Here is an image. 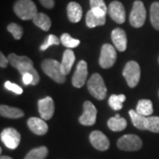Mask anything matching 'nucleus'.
Instances as JSON below:
<instances>
[{
	"instance_id": "nucleus-1",
	"label": "nucleus",
	"mask_w": 159,
	"mask_h": 159,
	"mask_svg": "<svg viewBox=\"0 0 159 159\" xmlns=\"http://www.w3.org/2000/svg\"><path fill=\"white\" fill-rule=\"evenodd\" d=\"M13 11L18 17L23 20H33L38 13L37 7L32 0H18L14 4Z\"/></svg>"
},
{
	"instance_id": "nucleus-2",
	"label": "nucleus",
	"mask_w": 159,
	"mask_h": 159,
	"mask_svg": "<svg viewBox=\"0 0 159 159\" xmlns=\"http://www.w3.org/2000/svg\"><path fill=\"white\" fill-rule=\"evenodd\" d=\"M42 69L50 78L58 84H62L66 81V76L61 69V63L55 59L48 58L42 62Z\"/></svg>"
},
{
	"instance_id": "nucleus-3",
	"label": "nucleus",
	"mask_w": 159,
	"mask_h": 159,
	"mask_svg": "<svg viewBox=\"0 0 159 159\" xmlns=\"http://www.w3.org/2000/svg\"><path fill=\"white\" fill-rule=\"evenodd\" d=\"M87 87L91 95L98 100H103L106 97L107 89L104 80L99 74H92L87 83Z\"/></svg>"
},
{
	"instance_id": "nucleus-4",
	"label": "nucleus",
	"mask_w": 159,
	"mask_h": 159,
	"mask_svg": "<svg viewBox=\"0 0 159 159\" xmlns=\"http://www.w3.org/2000/svg\"><path fill=\"white\" fill-rule=\"evenodd\" d=\"M146 20V9L142 1H134L129 16V22L134 28H142Z\"/></svg>"
},
{
	"instance_id": "nucleus-5",
	"label": "nucleus",
	"mask_w": 159,
	"mask_h": 159,
	"mask_svg": "<svg viewBox=\"0 0 159 159\" xmlns=\"http://www.w3.org/2000/svg\"><path fill=\"white\" fill-rule=\"evenodd\" d=\"M123 76L130 88H134L139 83L141 78V68L139 64L135 61L126 63L123 70Z\"/></svg>"
},
{
	"instance_id": "nucleus-6",
	"label": "nucleus",
	"mask_w": 159,
	"mask_h": 159,
	"mask_svg": "<svg viewBox=\"0 0 159 159\" xmlns=\"http://www.w3.org/2000/svg\"><path fill=\"white\" fill-rule=\"evenodd\" d=\"M117 146L124 151H136L142 148V141L135 134H125L118 140Z\"/></svg>"
},
{
	"instance_id": "nucleus-7",
	"label": "nucleus",
	"mask_w": 159,
	"mask_h": 159,
	"mask_svg": "<svg viewBox=\"0 0 159 159\" xmlns=\"http://www.w3.org/2000/svg\"><path fill=\"white\" fill-rule=\"evenodd\" d=\"M117 59V53L113 46L105 43L102 46L101 54L99 57V65L104 69L110 68L114 65Z\"/></svg>"
},
{
	"instance_id": "nucleus-8",
	"label": "nucleus",
	"mask_w": 159,
	"mask_h": 159,
	"mask_svg": "<svg viewBox=\"0 0 159 159\" xmlns=\"http://www.w3.org/2000/svg\"><path fill=\"white\" fill-rule=\"evenodd\" d=\"M1 141L10 149H15L18 148L20 142V134L16 129L12 127H8L2 131L1 133Z\"/></svg>"
},
{
	"instance_id": "nucleus-9",
	"label": "nucleus",
	"mask_w": 159,
	"mask_h": 159,
	"mask_svg": "<svg viewBox=\"0 0 159 159\" xmlns=\"http://www.w3.org/2000/svg\"><path fill=\"white\" fill-rule=\"evenodd\" d=\"M8 59H9V63L14 68L17 69L21 75L27 73L29 69L34 67L33 61L26 56H18L14 53H11L8 56Z\"/></svg>"
},
{
	"instance_id": "nucleus-10",
	"label": "nucleus",
	"mask_w": 159,
	"mask_h": 159,
	"mask_svg": "<svg viewBox=\"0 0 159 159\" xmlns=\"http://www.w3.org/2000/svg\"><path fill=\"white\" fill-rule=\"evenodd\" d=\"M97 111L90 101L83 103V113L79 118V122L83 125H93L97 121Z\"/></svg>"
},
{
	"instance_id": "nucleus-11",
	"label": "nucleus",
	"mask_w": 159,
	"mask_h": 159,
	"mask_svg": "<svg viewBox=\"0 0 159 159\" xmlns=\"http://www.w3.org/2000/svg\"><path fill=\"white\" fill-rule=\"evenodd\" d=\"M88 77V65L84 60H80L76 66V70L74 73L72 83L75 88H81L83 87Z\"/></svg>"
},
{
	"instance_id": "nucleus-12",
	"label": "nucleus",
	"mask_w": 159,
	"mask_h": 159,
	"mask_svg": "<svg viewBox=\"0 0 159 159\" xmlns=\"http://www.w3.org/2000/svg\"><path fill=\"white\" fill-rule=\"evenodd\" d=\"M38 111L41 118L45 120H49L53 117L55 106L53 99L51 97H46L45 98L40 99L38 101Z\"/></svg>"
},
{
	"instance_id": "nucleus-13",
	"label": "nucleus",
	"mask_w": 159,
	"mask_h": 159,
	"mask_svg": "<svg viewBox=\"0 0 159 159\" xmlns=\"http://www.w3.org/2000/svg\"><path fill=\"white\" fill-rule=\"evenodd\" d=\"M89 141L92 146L97 150L105 151L110 148L109 139L100 131H93L89 135Z\"/></svg>"
},
{
	"instance_id": "nucleus-14",
	"label": "nucleus",
	"mask_w": 159,
	"mask_h": 159,
	"mask_svg": "<svg viewBox=\"0 0 159 159\" xmlns=\"http://www.w3.org/2000/svg\"><path fill=\"white\" fill-rule=\"evenodd\" d=\"M108 13L110 17L115 22L122 24L125 20V11L122 3L119 1H113L110 4L108 7Z\"/></svg>"
},
{
	"instance_id": "nucleus-15",
	"label": "nucleus",
	"mask_w": 159,
	"mask_h": 159,
	"mask_svg": "<svg viewBox=\"0 0 159 159\" xmlns=\"http://www.w3.org/2000/svg\"><path fill=\"white\" fill-rule=\"evenodd\" d=\"M111 40L115 48L119 51H125L127 45V38L125 32L122 29L117 28L111 32Z\"/></svg>"
},
{
	"instance_id": "nucleus-16",
	"label": "nucleus",
	"mask_w": 159,
	"mask_h": 159,
	"mask_svg": "<svg viewBox=\"0 0 159 159\" xmlns=\"http://www.w3.org/2000/svg\"><path fill=\"white\" fill-rule=\"evenodd\" d=\"M28 126L34 134L43 135L48 132V125L43 119L39 118H30L28 119Z\"/></svg>"
},
{
	"instance_id": "nucleus-17",
	"label": "nucleus",
	"mask_w": 159,
	"mask_h": 159,
	"mask_svg": "<svg viewBox=\"0 0 159 159\" xmlns=\"http://www.w3.org/2000/svg\"><path fill=\"white\" fill-rule=\"evenodd\" d=\"M67 16L73 23L79 22L82 17V8L76 2H70L67 6Z\"/></svg>"
},
{
	"instance_id": "nucleus-18",
	"label": "nucleus",
	"mask_w": 159,
	"mask_h": 159,
	"mask_svg": "<svg viewBox=\"0 0 159 159\" xmlns=\"http://www.w3.org/2000/svg\"><path fill=\"white\" fill-rule=\"evenodd\" d=\"M74 61H75V56L74 51L70 49H66L63 54V58L61 61V69L65 75H67L71 72Z\"/></svg>"
},
{
	"instance_id": "nucleus-19",
	"label": "nucleus",
	"mask_w": 159,
	"mask_h": 159,
	"mask_svg": "<svg viewBox=\"0 0 159 159\" xmlns=\"http://www.w3.org/2000/svg\"><path fill=\"white\" fill-rule=\"evenodd\" d=\"M0 114L2 117L8 118V119H19L24 116L22 110L14 107H10L8 105L2 104L0 106Z\"/></svg>"
},
{
	"instance_id": "nucleus-20",
	"label": "nucleus",
	"mask_w": 159,
	"mask_h": 159,
	"mask_svg": "<svg viewBox=\"0 0 159 159\" xmlns=\"http://www.w3.org/2000/svg\"><path fill=\"white\" fill-rule=\"evenodd\" d=\"M108 127L113 132H120L125 130L127 125V122L124 118H120L119 114H116L113 118H111L107 122Z\"/></svg>"
},
{
	"instance_id": "nucleus-21",
	"label": "nucleus",
	"mask_w": 159,
	"mask_h": 159,
	"mask_svg": "<svg viewBox=\"0 0 159 159\" xmlns=\"http://www.w3.org/2000/svg\"><path fill=\"white\" fill-rule=\"evenodd\" d=\"M33 22L35 26L43 29V31H49L51 27V20L48 15L43 12H38L33 19Z\"/></svg>"
},
{
	"instance_id": "nucleus-22",
	"label": "nucleus",
	"mask_w": 159,
	"mask_h": 159,
	"mask_svg": "<svg viewBox=\"0 0 159 159\" xmlns=\"http://www.w3.org/2000/svg\"><path fill=\"white\" fill-rule=\"evenodd\" d=\"M106 22L105 17H98L93 11L89 10L86 15V24L89 28L93 29L98 26H103Z\"/></svg>"
},
{
	"instance_id": "nucleus-23",
	"label": "nucleus",
	"mask_w": 159,
	"mask_h": 159,
	"mask_svg": "<svg viewBox=\"0 0 159 159\" xmlns=\"http://www.w3.org/2000/svg\"><path fill=\"white\" fill-rule=\"evenodd\" d=\"M136 111L142 116L148 117L153 113V104L152 102L148 99L140 100L136 106Z\"/></svg>"
},
{
	"instance_id": "nucleus-24",
	"label": "nucleus",
	"mask_w": 159,
	"mask_h": 159,
	"mask_svg": "<svg viewBox=\"0 0 159 159\" xmlns=\"http://www.w3.org/2000/svg\"><path fill=\"white\" fill-rule=\"evenodd\" d=\"M129 115H130L133 125L140 130H145V121H146L147 117L142 116L138 113L136 111H134V110L129 111Z\"/></svg>"
},
{
	"instance_id": "nucleus-25",
	"label": "nucleus",
	"mask_w": 159,
	"mask_h": 159,
	"mask_svg": "<svg viewBox=\"0 0 159 159\" xmlns=\"http://www.w3.org/2000/svg\"><path fill=\"white\" fill-rule=\"evenodd\" d=\"M48 156V148L45 146L31 149L24 159H45Z\"/></svg>"
},
{
	"instance_id": "nucleus-26",
	"label": "nucleus",
	"mask_w": 159,
	"mask_h": 159,
	"mask_svg": "<svg viewBox=\"0 0 159 159\" xmlns=\"http://www.w3.org/2000/svg\"><path fill=\"white\" fill-rule=\"evenodd\" d=\"M125 101V95H111L109 98V105L114 111H119L123 107V102Z\"/></svg>"
},
{
	"instance_id": "nucleus-27",
	"label": "nucleus",
	"mask_w": 159,
	"mask_h": 159,
	"mask_svg": "<svg viewBox=\"0 0 159 159\" xmlns=\"http://www.w3.org/2000/svg\"><path fill=\"white\" fill-rule=\"evenodd\" d=\"M150 22L153 28L159 30V2H154L150 6Z\"/></svg>"
},
{
	"instance_id": "nucleus-28",
	"label": "nucleus",
	"mask_w": 159,
	"mask_h": 159,
	"mask_svg": "<svg viewBox=\"0 0 159 159\" xmlns=\"http://www.w3.org/2000/svg\"><path fill=\"white\" fill-rule=\"evenodd\" d=\"M145 130L159 133V117H147L145 121Z\"/></svg>"
},
{
	"instance_id": "nucleus-29",
	"label": "nucleus",
	"mask_w": 159,
	"mask_h": 159,
	"mask_svg": "<svg viewBox=\"0 0 159 159\" xmlns=\"http://www.w3.org/2000/svg\"><path fill=\"white\" fill-rule=\"evenodd\" d=\"M60 41H61L63 45L66 47V48H68V49H73V48L79 46L80 43V40L74 39L67 33H65V34H63L61 35Z\"/></svg>"
},
{
	"instance_id": "nucleus-30",
	"label": "nucleus",
	"mask_w": 159,
	"mask_h": 159,
	"mask_svg": "<svg viewBox=\"0 0 159 159\" xmlns=\"http://www.w3.org/2000/svg\"><path fill=\"white\" fill-rule=\"evenodd\" d=\"M7 30L12 34L14 39L20 40L23 34L22 28L16 23H11L7 26Z\"/></svg>"
},
{
	"instance_id": "nucleus-31",
	"label": "nucleus",
	"mask_w": 159,
	"mask_h": 159,
	"mask_svg": "<svg viewBox=\"0 0 159 159\" xmlns=\"http://www.w3.org/2000/svg\"><path fill=\"white\" fill-rule=\"evenodd\" d=\"M60 42H61L60 39L57 36H56L55 34H50L47 37V39H45V42L41 45L40 49H41V51H45L50 46L58 45L60 43Z\"/></svg>"
},
{
	"instance_id": "nucleus-32",
	"label": "nucleus",
	"mask_w": 159,
	"mask_h": 159,
	"mask_svg": "<svg viewBox=\"0 0 159 159\" xmlns=\"http://www.w3.org/2000/svg\"><path fill=\"white\" fill-rule=\"evenodd\" d=\"M91 9H100L104 11H108V8L103 0H89Z\"/></svg>"
},
{
	"instance_id": "nucleus-33",
	"label": "nucleus",
	"mask_w": 159,
	"mask_h": 159,
	"mask_svg": "<svg viewBox=\"0 0 159 159\" xmlns=\"http://www.w3.org/2000/svg\"><path fill=\"white\" fill-rule=\"evenodd\" d=\"M5 88L6 89L11 91V92H13V93H15L17 95H20V94H22L23 92L22 89L20 86H18L17 84H14L11 81H6L5 83Z\"/></svg>"
},
{
	"instance_id": "nucleus-34",
	"label": "nucleus",
	"mask_w": 159,
	"mask_h": 159,
	"mask_svg": "<svg viewBox=\"0 0 159 159\" xmlns=\"http://www.w3.org/2000/svg\"><path fill=\"white\" fill-rule=\"evenodd\" d=\"M22 81L23 83H24V85H29V84H31L32 85V83H33V81H34V76H33V74H31V73H26V74H22Z\"/></svg>"
},
{
	"instance_id": "nucleus-35",
	"label": "nucleus",
	"mask_w": 159,
	"mask_h": 159,
	"mask_svg": "<svg viewBox=\"0 0 159 159\" xmlns=\"http://www.w3.org/2000/svg\"><path fill=\"white\" fill-rule=\"evenodd\" d=\"M39 1L42 6L48 9H51L55 6V0H39Z\"/></svg>"
},
{
	"instance_id": "nucleus-36",
	"label": "nucleus",
	"mask_w": 159,
	"mask_h": 159,
	"mask_svg": "<svg viewBox=\"0 0 159 159\" xmlns=\"http://www.w3.org/2000/svg\"><path fill=\"white\" fill-rule=\"evenodd\" d=\"M9 64V59L8 57H6L2 52L0 53V66L2 68H6L7 65Z\"/></svg>"
},
{
	"instance_id": "nucleus-37",
	"label": "nucleus",
	"mask_w": 159,
	"mask_h": 159,
	"mask_svg": "<svg viewBox=\"0 0 159 159\" xmlns=\"http://www.w3.org/2000/svg\"><path fill=\"white\" fill-rule=\"evenodd\" d=\"M0 159H13L10 157H7V156H1V157Z\"/></svg>"
},
{
	"instance_id": "nucleus-38",
	"label": "nucleus",
	"mask_w": 159,
	"mask_h": 159,
	"mask_svg": "<svg viewBox=\"0 0 159 159\" xmlns=\"http://www.w3.org/2000/svg\"><path fill=\"white\" fill-rule=\"evenodd\" d=\"M158 95H159V92H158Z\"/></svg>"
}]
</instances>
